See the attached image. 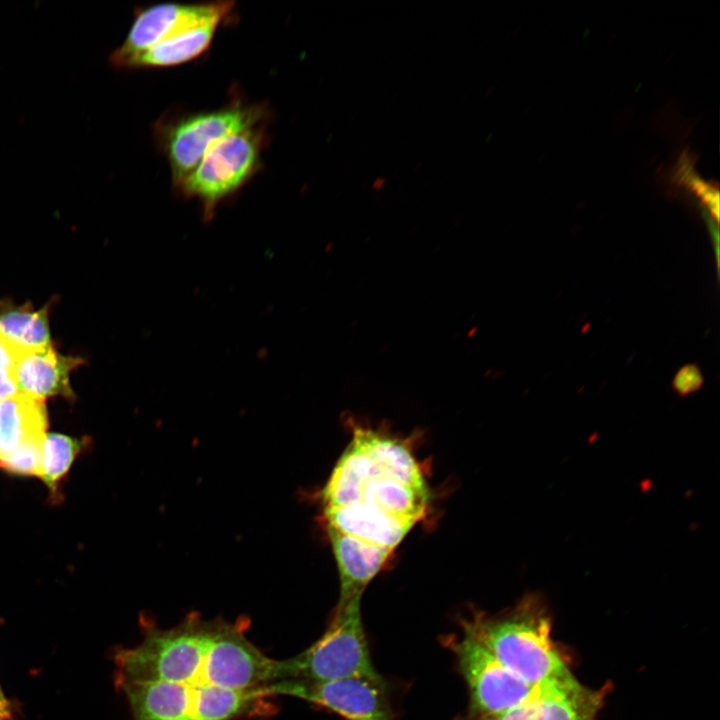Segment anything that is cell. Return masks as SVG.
<instances>
[{"label": "cell", "instance_id": "1", "mask_svg": "<svg viewBox=\"0 0 720 720\" xmlns=\"http://www.w3.org/2000/svg\"><path fill=\"white\" fill-rule=\"evenodd\" d=\"M335 558L383 568L426 515L430 492L411 449L387 433L352 425V437L321 493Z\"/></svg>", "mask_w": 720, "mask_h": 720}, {"label": "cell", "instance_id": "2", "mask_svg": "<svg viewBox=\"0 0 720 720\" xmlns=\"http://www.w3.org/2000/svg\"><path fill=\"white\" fill-rule=\"evenodd\" d=\"M465 630L477 638L513 675L538 686L571 674L551 638V621L544 600L528 595L497 615L475 616Z\"/></svg>", "mask_w": 720, "mask_h": 720}, {"label": "cell", "instance_id": "3", "mask_svg": "<svg viewBox=\"0 0 720 720\" xmlns=\"http://www.w3.org/2000/svg\"><path fill=\"white\" fill-rule=\"evenodd\" d=\"M143 640L119 649L114 657L116 684L168 681L199 685L211 621L191 614L180 624L162 629L145 619Z\"/></svg>", "mask_w": 720, "mask_h": 720}, {"label": "cell", "instance_id": "4", "mask_svg": "<svg viewBox=\"0 0 720 720\" xmlns=\"http://www.w3.org/2000/svg\"><path fill=\"white\" fill-rule=\"evenodd\" d=\"M361 601L338 604L327 630L300 654L278 660V681L379 678L370 660L361 619Z\"/></svg>", "mask_w": 720, "mask_h": 720}, {"label": "cell", "instance_id": "5", "mask_svg": "<svg viewBox=\"0 0 720 720\" xmlns=\"http://www.w3.org/2000/svg\"><path fill=\"white\" fill-rule=\"evenodd\" d=\"M265 122L218 141L176 188L183 197L199 202L205 221H210L217 206L241 189L259 169L266 137Z\"/></svg>", "mask_w": 720, "mask_h": 720}, {"label": "cell", "instance_id": "6", "mask_svg": "<svg viewBox=\"0 0 720 720\" xmlns=\"http://www.w3.org/2000/svg\"><path fill=\"white\" fill-rule=\"evenodd\" d=\"M264 105L231 102L217 110L187 113L162 120L156 127L177 188L206 152L226 136L267 120Z\"/></svg>", "mask_w": 720, "mask_h": 720}, {"label": "cell", "instance_id": "7", "mask_svg": "<svg viewBox=\"0 0 720 720\" xmlns=\"http://www.w3.org/2000/svg\"><path fill=\"white\" fill-rule=\"evenodd\" d=\"M248 622L211 621L200 684L246 690L276 679L278 660L266 656L245 635Z\"/></svg>", "mask_w": 720, "mask_h": 720}, {"label": "cell", "instance_id": "8", "mask_svg": "<svg viewBox=\"0 0 720 720\" xmlns=\"http://www.w3.org/2000/svg\"><path fill=\"white\" fill-rule=\"evenodd\" d=\"M459 664L468 683L473 712L481 720H493L512 707L532 698V686L509 672L472 634L455 646Z\"/></svg>", "mask_w": 720, "mask_h": 720}, {"label": "cell", "instance_id": "9", "mask_svg": "<svg viewBox=\"0 0 720 720\" xmlns=\"http://www.w3.org/2000/svg\"><path fill=\"white\" fill-rule=\"evenodd\" d=\"M234 5V1L168 2L140 8L123 43L111 54L110 63L127 69L138 55L169 37L206 23H221Z\"/></svg>", "mask_w": 720, "mask_h": 720}, {"label": "cell", "instance_id": "10", "mask_svg": "<svg viewBox=\"0 0 720 720\" xmlns=\"http://www.w3.org/2000/svg\"><path fill=\"white\" fill-rule=\"evenodd\" d=\"M265 689L270 696L300 698L347 720H392L380 677H350L320 682L278 681L265 685Z\"/></svg>", "mask_w": 720, "mask_h": 720}, {"label": "cell", "instance_id": "11", "mask_svg": "<svg viewBox=\"0 0 720 720\" xmlns=\"http://www.w3.org/2000/svg\"><path fill=\"white\" fill-rule=\"evenodd\" d=\"M602 700L601 691L584 687L570 674L538 685L532 698L493 720H593Z\"/></svg>", "mask_w": 720, "mask_h": 720}, {"label": "cell", "instance_id": "12", "mask_svg": "<svg viewBox=\"0 0 720 720\" xmlns=\"http://www.w3.org/2000/svg\"><path fill=\"white\" fill-rule=\"evenodd\" d=\"M126 696L133 720H194L193 688L168 681L118 685Z\"/></svg>", "mask_w": 720, "mask_h": 720}, {"label": "cell", "instance_id": "13", "mask_svg": "<svg viewBox=\"0 0 720 720\" xmlns=\"http://www.w3.org/2000/svg\"><path fill=\"white\" fill-rule=\"evenodd\" d=\"M48 426L44 400L19 392L0 401V463L42 442Z\"/></svg>", "mask_w": 720, "mask_h": 720}, {"label": "cell", "instance_id": "14", "mask_svg": "<svg viewBox=\"0 0 720 720\" xmlns=\"http://www.w3.org/2000/svg\"><path fill=\"white\" fill-rule=\"evenodd\" d=\"M76 359L55 352L51 346L23 354L12 372L20 392L44 400L55 395H71L69 372Z\"/></svg>", "mask_w": 720, "mask_h": 720}, {"label": "cell", "instance_id": "15", "mask_svg": "<svg viewBox=\"0 0 720 720\" xmlns=\"http://www.w3.org/2000/svg\"><path fill=\"white\" fill-rule=\"evenodd\" d=\"M192 688L194 720H236L266 713L265 686L238 690L200 684Z\"/></svg>", "mask_w": 720, "mask_h": 720}, {"label": "cell", "instance_id": "16", "mask_svg": "<svg viewBox=\"0 0 720 720\" xmlns=\"http://www.w3.org/2000/svg\"><path fill=\"white\" fill-rule=\"evenodd\" d=\"M220 22H210L169 37L133 59L127 69L167 68L196 59L210 47Z\"/></svg>", "mask_w": 720, "mask_h": 720}, {"label": "cell", "instance_id": "17", "mask_svg": "<svg viewBox=\"0 0 720 720\" xmlns=\"http://www.w3.org/2000/svg\"><path fill=\"white\" fill-rule=\"evenodd\" d=\"M46 308L16 309L0 315V334L21 354L48 348L50 334Z\"/></svg>", "mask_w": 720, "mask_h": 720}, {"label": "cell", "instance_id": "18", "mask_svg": "<svg viewBox=\"0 0 720 720\" xmlns=\"http://www.w3.org/2000/svg\"><path fill=\"white\" fill-rule=\"evenodd\" d=\"M83 447V440L60 433H46L39 477L51 491H56L57 483L68 472Z\"/></svg>", "mask_w": 720, "mask_h": 720}, {"label": "cell", "instance_id": "19", "mask_svg": "<svg viewBox=\"0 0 720 720\" xmlns=\"http://www.w3.org/2000/svg\"><path fill=\"white\" fill-rule=\"evenodd\" d=\"M700 385L701 377L693 369L681 371L674 384L676 390L682 395L697 390Z\"/></svg>", "mask_w": 720, "mask_h": 720}, {"label": "cell", "instance_id": "20", "mask_svg": "<svg viewBox=\"0 0 720 720\" xmlns=\"http://www.w3.org/2000/svg\"><path fill=\"white\" fill-rule=\"evenodd\" d=\"M22 355L0 334V370H13Z\"/></svg>", "mask_w": 720, "mask_h": 720}, {"label": "cell", "instance_id": "21", "mask_svg": "<svg viewBox=\"0 0 720 720\" xmlns=\"http://www.w3.org/2000/svg\"><path fill=\"white\" fill-rule=\"evenodd\" d=\"M19 392L12 370H0V401Z\"/></svg>", "mask_w": 720, "mask_h": 720}, {"label": "cell", "instance_id": "22", "mask_svg": "<svg viewBox=\"0 0 720 720\" xmlns=\"http://www.w3.org/2000/svg\"><path fill=\"white\" fill-rule=\"evenodd\" d=\"M0 720H16L12 704L0 686Z\"/></svg>", "mask_w": 720, "mask_h": 720}, {"label": "cell", "instance_id": "23", "mask_svg": "<svg viewBox=\"0 0 720 720\" xmlns=\"http://www.w3.org/2000/svg\"><path fill=\"white\" fill-rule=\"evenodd\" d=\"M386 182L387 180L385 177H377L372 181L371 188L376 191L381 190L385 186Z\"/></svg>", "mask_w": 720, "mask_h": 720}, {"label": "cell", "instance_id": "24", "mask_svg": "<svg viewBox=\"0 0 720 720\" xmlns=\"http://www.w3.org/2000/svg\"><path fill=\"white\" fill-rule=\"evenodd\" d=\"M423 166V162H419L417 166H415V170L418 171L420 167Z\"/></svg>", "mask_w": 720, "mask_h": 720}]
</instances>
